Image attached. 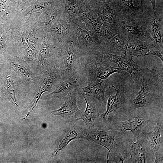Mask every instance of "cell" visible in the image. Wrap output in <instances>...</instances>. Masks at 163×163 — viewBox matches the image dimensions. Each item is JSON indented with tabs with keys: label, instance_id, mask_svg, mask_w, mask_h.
I'll return each mask as SVG.
<instances>
[{
	"label": "cell",
	"instance_id": "22",
	"mask_svg": "<svg viewBox=\"0 0 163 163\" xmlns=\"http://www.w3.org/2000/svg\"><path fill=\"white\" fill-rule=\"evenodd\" d=\"M147 30L152 38L155 48L163 50V23L161 18L156 14L150 17Z\"/></svg>",
	"mask_w": 163,
	"mask_h": 163
},
{
	"label": "cell",
	"instance_id": "18",
	"mask_svg": "<svg viewBox=\"0 0 163 163\" xmlns=\"http://www.w3.org/2000/svg\"><path fill=\"white\" fill-rule=\"evenodd\" d=\"M12 29L14 37L15 54L25 61L31 69L35 63L36 55L19 30L15 27Z\"/></svg>",
	"mask_w": 163,
	"mask_h": 163
},
{
	"label": "cell",
	"instance_id": "12",
	"mask_svg": "<svg viewBox=\"0 0 163 163\" xmlns=\"http://www.w3.org/2000/svg\"><path fill=\"white\" fill-rule=\"evenodd\" d=\"M78 95L76 88L73 89L64 98L65 101L61 107L50 112V113L59 116L66 121L81 119L83 112L78 109L77 105L76 100Z\"/></svg>",
	"mask_w": 163,
	"mask_h": 163
},
{
	"label": "cell",
	"instance_id": "5",
	"mask_svg": "<svg viewBox=\"0 0 163 163\" xmlns=\"http://www.w3.org/2000/svg\"><path fill=\"white\" fill-rule=\"evenodd\" d=\"M118 136L130 155L127 163H154L155 156L146 150V145L149 143L146 138L139 134L136 137V142H134L132 133L127 131L123 134H120Z\"/></svg>",
	"mask_w": 163,
	"mask_h": 163
},
{
	"label": "cell",
	"instance_id": "14",
	"mask_svg": "<svg viewBox=\"0 0 163 163\" xmlns=\"http://www.w3.org/2000/svg\"><path fill=\"white\" fill-rule=\"evenodd\" d=\"M149 82L143 76L140 89L133 97L129 111L150 107L158 98V94L154 93L150 89Z\"/></svg>",
	"mask_w": 163,
	"mask_h": 163
},
{
	"label": "cell",
	"instance_id": "19",
	"mask_svg": "<svg viewBox=\"0 0 163 163\" xmlns=\"http://www.w3.org/2000/svg\"><path fill=\"white\" fill-rule=\"evenodd\" d=\"M86 103L85 110L83 112L81 119L87 127L100 126L101 118L99 110V103L96 99L86 96H82Z\"/></svg>",
	"mask_w": 163,
	"mask_h": 163
},
{
	"label": "cell",
	"instance_id": "6",
	"mask_svg": "<svg viewBox=\"0 0 163 163\" xmlns=\"http://www.w3.org/2000/svg\"><path fill=\"white\" fill-rule=\"evenodd\" d=\"M24 89L28 90L24 82L15 72L5 68L0 72V97L2 101H10L18 107L19 94Z\"/></svg>",
	"mask_w": 163,
	"mask_h": 163
},
{
	"label": "cell",
	"instance_id": "13",
	"mask_svg": "<svg viewBox=\"0 0 163 163\" xmlns=\"http://www.w3.org/2000/svg\"><path fill=\"white\" fill-rule=\"evenodd\" d=\"M112 86L114 88L116 92L115 94L110 95L107 97L105 96L107 99L106 110L104 112L100 115V127L110 121L117 111L126 103L123 87L120 85L118 89L116 90L113 85Z\"/></svg>",
	"mask_w": 163,
	"mask_h": 163
},
{
	"label": "cell",
	"instance_id": "4",
	"mask_svg": "<svg viewBox=\"0 0 163 163\" xmlns=\"http://www.w3.org/2000/svg\"><path fill=\"white\" fill-rule=\"evenodd\" d=\"M41 39L35 64L31 69L37 76L43 78L56 65L58 50L53 44L44 37Z\"/></svg>",
	"mask_w": 163,
	"mask_h": 163
},
{
	"label": "cell",
	"instance_id": "7",
	"mask_svg": "<svg viewBox=\"0 0 163 163\" xmlns=\"http://www.w3.org/2000/svg\"><path fill=\"white\" fill-rule=\"evenodd\" d=\"M4 68L15 72L24 82L28 90L36 92L43 78L36 75L26 62L15 53L3 59Z\"/></svg>",
	"mask_w": 163,
	"mask_h": 163
},
{
	"label": "cell",
	"instance_id": "36",
	"mask_svg": "<svg viewBox=\"0 0 163 163\" xmlns=\"http://www.w3.org/2000/svg\"><path fill=\"white\" fill-rule=\"evenodd\" d=\"M4 67V63L3 60L0 59V72L2 71Z\"/></svg>",
	"mask_w": 163,
	"mask_h": 163
},
{
	"label": "cell",
	"instance_id": "23",
	"mask_svg": "<svg viewBox=\"0 0 163 163\" xmlns=\"http://www.w3.org/2000/svg\"><path fill=\"white\" fill-rule=\"evenodd\" d=\"M128 42L126 54L132 57L145 56L150 50L155 48L154 44L151 42L136 39H129Z\"/></svg>",
	"mask_w": 163,
	"mask_h": 163
},
{
	"label": "cell",
	"instance_id": "1",
	"mask_svg": "<svg viewBox=\"0 0 163 163\" xmlns=\"http://www.w3.org/2000/svg\"><path fill=\"white\" fill-rule=\"evenodd\" d=\"M110 64L100 49L80 58L77 75L83 85L86 86L97 80L107 79L115 73L122 72Z\"/></svg>",
	"mask_w": 163,
	"mask_h": 163
},
{
	"label": "cell",
	"instance_id": "11",
	"mask_svg": "<svg viewBox=\"0 0 163 163\" xmlns=\"http://www.w3.org/2000/svg\"><path fill=\"white\" fill-rule=\"evenodd\" d=\"M140 134L148 141L150 152L155 156L154 163H163V115L158 118L156 124L152 131L146 132L143 131Z\"/></svg>",
	"mask_w": 163,
	"mask_h": 163
},
{
	"label": "cell",
	"instance_id": "26",
	"mask_svg": "<svg viewBox=\"0 0 163 163\" xmlns=\"http://www.w3.org/2000/svg\"><path fill=\"white\" fill-rule=\"evenodd\" d=\"M15 17L10 0H0V23L9 24Z\"/></svg>",
	"mask_w": 163,
	"mask_h": 163
},
{
	"label": "cell",
	"instance_id": "33",
	"mask_svg": "<svg viewBox=\"0 0 163 163\" xmlns=\"http://www.w3.org/2000/svg\"><path fill=\"white\" fill-rule=\"evenodd\" d=\"M78 5L74 0L70 1L67 6V11L69 15L71 16L74 15L78 9Z\"/></svg>",
	"mask_w": 163,
	"mask_h": 163
},
{
	"label": "cell",
	"instance_id": "32",
	"mask_svg": "<svg viewBox=\"0 0 163 163\" xmlns=\"http://www.w3.org/2000/svg\"><path fill=\"white\" fill-rule=\"evenodd\" d=\"M49 32L54 36L58 37L61 34L62 27L59 21L56 22L49 29Z\"/></svg>",
	"mask_w": 163,
	"mask_h": 163
},
{
	"label": "cell",
	"instance_id": "27",
	"mask_svg": "<svg viewBox=\"0 0 163 163\" xmlns=\"http://www.w3.org/2000/svg\"><path fill=\"white\" fill-rule=\"evenodd\" d=\"M79 139V130L74 128H70L65 133L58 147L52 154L53 157H56L57 153L65 148L72 140Z\"/></svg>",
	"mask_w": 163,
	"mask_h": 163
},
{
	"label": "cell",
	"instance_id": "30",
	"mask_svg": "<svg viewBox=\"0 0 163 163\" xmlns=\"http://www.w3.org/2000/svg\"><path fill=\"white\" fill-rule=\"evenodd\" d=\"M128 154L125 149L117 155L112 158H107V162L124 163L125 160H127L129 158Z\"/></svg>",
	"mask_w": 163,
	"mask_h": 163
},
{
	"label": "cell",
	"instance_id": "25",
	"mask_svg": "<svg viewBox=\"0 0 163 163\" xmlns=\"http://www.w3.org/2000/svg\"><path fill=\"white\" fill-rule=\"evenodd\" d=\"M98 39L100 44L108 42L119 34V29L116 24L105 22L99 32Z\"/></svg>",
	"mask_w": 163,
	"mask_h": 163
},
{
	"label": "cell",
	"instance_id": "37",
	"mask_svg": "<svg viewBox=\"0 0 163 163\" xmlns=\"http://www.w3.org/2000/svg\"><path fill=\"white\" fill-rule=\"evenodd\" d=\"M97 0L99 2H104V1H105L107 0Z\"/></svg>",
	"mask_w": 163,
	"mask_h": 163
},
{
	"label": "cell",
	"instance_id": "3",
	"mask_svg": "<svg viewBox=\"0 0 163 163\" xmlns=\"http://www.w3.org/2000/svg\"><path fill=\"white\" fill-rule=\"evenodd\" d=\"M127 117L128 119L123 121L110 120L104 126L106 128L105 129L117 130L120 134L130 131L132 134L133 138L135 140L136 136L143 131L145 126L153 121L157 120L159 117L144 112L133 113L131 111Z\"/></svg>",
	"mask_w": 163,
	"mask_h": 163
},
{
	"label": "cell",
	"instance_id": "2",
	"mask_svg": "<svg viewBox=\"0 0 163 163\" xmlns=\"http://www.w3.org/2000/svg\"><path fill=\"white\" fill-rule=\"evenodd\" d=\"M79 132V139H84L106 148L109 152L107 158L116 156L125 149L120 141L118 140L119 144L116 141V136L120 134L117 130L108 129L101 130L97 127H87L80 129Z\"/></svg>",
	"mask_w": 163,
	"mask_h": 163
},
{
	"label": "cell",
	"instance_id": "34",
	"mask_svg": "<svg viewBox=\"0 0 163 163\" xmlns=\"http://www.w3.org/2000/svg\"><path fill=\"white\" fill-rule=\"evenodd\" d=\"M152 55L155 56L159 58L163 62V50H151L146 53L145 55Z\"/></svg>",
	"mask_w": 163,
	"mask_h": 163
},
{
	"label": "cell",
	"instance_id": "28",
	"mask_svg": "<svg viewBox=\"0 0 163 163\" xmlns=\"http://www.w3.org/2000/svg\"><path fill=\"white\" fill-rule=\"evenodd\" d=\"M38 0H10L15 17L21 13Z\"/></svg>",
	"mask_w": 163,
	"mask_h": 163
},
{
	"label": "cell",
	"instance_id": "15",
	"mask_svg": "<svg viewBox=\"0 0 163 163\" xmlns=\"http://www.w3.org/2000/svg\"><path fill=\"white\" fill-rule=\"evenodd\" d=\"M111 63L116 64L122 72L128 73L133 79L139 78L144 73V69L132 58L127 54L116 55L112 54L104 55Z\"/></svg>",
	"mask_w": 163,
	"mask_h": 163
},
{
	"label": "cell",
	"instance_id": "29",
	"mask_svg": "<svg viewBox=\"0 0 163 163\" xmlns=\"http://www.w3.org/2000/svg\"><path fill=\"white\" fill-rule=\"evenodd\" d=\"M99 14L101 19L104 22L117 24L118 22L111 6L108 4H105L104 5Z\"/></svg>",
	"mask_w": 163,
	"mask_h": 163
},
{
	"label": "cell",
	"instance_id": "31",
	"mask_svg": "<svg viewBox=\"0 0 163 163\" xmlns=\"http://www.w3.org/2000/svg\"><path fill=\"white\" fill-rule=\"evenodd\" d=\"M87 18L89 20L95 31L97 33H99L103 24L99 17L89 16V17H88Z\"/></svg>",
	"mask_w": 163,
	"mask_h": 163
},
{
	"label": "cell",
	"instance_id": "8",
	"mask_svg": "<svg viewBox=\"0 0 163 163\" xmlns=\"http://www.w3.org/2000/svg\"><path fill=\"white\" fill-rule=\"evenodd\" d=\"M80 51L78 47L68 43L58 50L55 66L62 77L77 75L80 65Z\"/></svg>",
	"mask_w": 163,
	"mask_h": 163
},
{
	"label": "cell",
	"instance_id": "17",
	"mask_svg": "<svg viewBox=\"0 0 163 163\" xmlns=\"http://www.w3.org/2000/svg\"><path fill=\"white\" fill-rule=\"evenodd\" d=\"M111 85L109 78L97 80L84 87L76 88L78 95L86 96L94 98L102 105L105 104V92L106 88Z\"/></svg>",
	"mask_w": 163,
	"mask_h": 163
},
{
	"label": "cell",
	"instance_id": "21",
	"mask_svg": "<svg viewBox=\"0 0 163 163\" xmlns=\"http://www.w3.org/2000/svg\"><path fill=\"white\" fill-rule=\"evenodd\" d=\"M128 40L117 34L110 41L100 45V49L104 54H112L116 55L126 54Z\"/></svg>",
	"mask_w": 163,
	"mask_h": 163
},
{
	"label": "cell",
	"instance_id": "35",
	"mask_svg": "<svg viewBox=\"0 0 163 163\" xmlns=\"http://www.w3.org/2000/svg\"><path fill=\"white\" fill-rule=\"evenodd\" d=\"M156 0H150L152 4L153 13L155 15L156 14L155 8Z\"/></svg>",
	"mask_w": 163,
	"mask_h": 163
},
{
	"label": "cell",
	"instance_id": "9",
	"mask_svg": "<svg viewBox=\"0 0 163 163\" xmlns=\"http://www.w3.org/2000/svg\"><path fill=\"white\" fill-rule=\"evenodd\" d=\"M111 5L118 21L133 22L150 17L154 13H148L144 9L142 2L135 6L133 0H113Z\"/></svg>",
	"mask_w": 163,
	"mask_h": 163
},
{
	"label": "cell",
	"instance_id": "20",
	"mask_svg": "<svg viewBox=\"0 0 163 163\" xmlns=\"http://www.w3.org/2000/svg\"><path fill=\"white\" fill-rule=\"evenodd\" d=\"M15 53L14 37L12 29L9 24L0 23V55L4 59Z\"/></svg>",
	"mask_w": 163,
	"mask_h": 163
},
{
	"label": "cell",
	"instance_id": "16",
	"mask_svg": "<svg viewBox=\"0 0 163 163\" xmlns=\"http://www.w3.org/2000/svg\"><path fill=\"white\" fill-rule=\"evenodd\" d=\"M83 85L77 75H68L62 77L55 85L54 90L43 96L44 99L52 98H65L73 89Z\"/></svg>",
	"mask_w": 163,
	"mask_h": 163
},
{
	"label": "cell",
	"instance_id": "10",
	"mask_svg": "<svg viewBox=\"0 0 163 163\" xmlns=\"http://www.w3.org/2000/svg\"><path fill=\"white\" fill-rule=\"evenodd\" d=\"M150 17L133 22L119 21L117 24L119 29V35L128 40L136 39L153 43L152 38L147 30Z\"/></svg>",
	"mask_w": 163,
	"mask_h": 163
},
{
	"label": "cell",
	"instance_id": "24",
	"mask_svg": "<svg viewBox=\"0 0 163 163\" xmlns=\"http://www.w3.org/2000/svg\"><path fill=\"white\" fill-rule=\"evenodd\" d=\"M62 78L59 71L55 66L48 75L43 78L36 95L40 98L43 93L50 92L53 86L59 82Z\"/></svg>",
	"mask_w": 163,
	"mask_h": 163
}]
</instances>
